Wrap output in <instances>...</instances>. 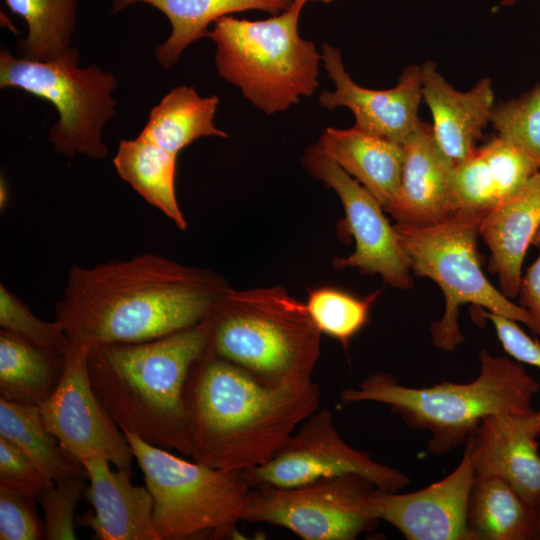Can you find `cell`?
I'll list each match as a JSON object with an SVG mask.
<instances>
[{
	"instance_id": "obj_33",
	"label": "cell",
	"mask_w": 540,
	"mask_h": 540,
	"mask_svg": "<svg viewBox=\"0 0 540 540\" xmlns=\"http://www.w3.org/2000/svg\"><path fill=\"white\" fill-rule=\"evenodd\" d=\"M88 476H78L55 483L44 490L37 501L44 513L46 540H75V510L86 495Z\"/></svg>"
},
{
	"instance_id": "obj_26",
	"label": "cell",
	"mask_w": 540,
	"mask_h": 540,
	"mask_svg": "<svg viewBox=\"0 0 540 540\" xmlns=\"http://www.w3.org/2000/svg\"><path fill=\"white\" fill-rule=\"evenodd\" d=\"M63 370V354L0 330V398L39 406L55 390Z\"/></svg>"
},
{
	"instance_id": "obj_7",
	"label": "cell",
	"mask_w": 540,
	"mask_h": 540,
	"mask_svg": "<svg viewBox=\"0 0 540 540\" xmlns=\"http://www.w3.org/2000/svg\"><path fill=\"white\" fill-rule=\"evenodd\" d=\"M154 500L160 540L240 538L251 486L242 472L189 462L124 432Z\"/></svg>"
},
{
	"instance_id": "obj_19",
	"label": "cell",
	"mask_w": 540,
	"mask_h": 540,
	"mask_svg": "<svg viewBox=\"0 0 540 540\" xmlns=\"http://www.w3.org/2000/svg\"><path fill=\"white\" fill-rule=\"evenodd\" d=\"M422 68V101L428 106L432 130L443 152L457 165L476 150L483 129L491 123L494 91L489 77L470 90H456L429 60Z\"/></svg>"
},
{
	"instance_id": "obj_12",
	"label": "cell",
	"mask_w": 540,
	"mask_h": 540,
	"mask_svg": "<svg viewBox=\"0 0 540 540\" xmlns=\"http://www.w3.org/2000/svg\"><path fill=\"white\" fill-rule=\"evenodd\" d=\"M90 349L68 338L63 350L60 380L52 394L39 405L44 425L78 460L102 457L117 470L133 475L135 457L132 448L91 386Z\"/></svg>"
},
{
	"instance_id": "obj_13",
	"label": "cell",
	"mask_w": 540,
	"mask_h": 540,
	"mask_svg": "<svg viewBox=\"0 0 540 540\" xmlns=\"http://www.w3.org/2000/svg\"><path fill=\"white\" fill-rule=\"evenodd\" d=\"M302 165L337 193L345 211V224L355 240L354 252L334 260V266L357 268L381 276L392 287L410 288L413 281L408 256L379 201L331 159L318 142L306 148Z\"/></svg>"
},
{
	"instance_id": "obj_4",
	"label": "cell",
	"mask_w": 540,
	"mask_h": 540,
	"mask_svg": "<svg viewBox=\"0 0 540 540\" xmlns=\"http://www.w3.org/2000/svg\"><path fill=\"white\" fill-rule=\"evenodd\" d=\"M480 371L467 383L441 382L429 387L402 385L391 374L377 372L356 387L341 391L344 404L371 401L388 405L405 424L430 433L428 450L436 455L456 448L481 421L492 415L531 413L540 383L513 358L479 355Z\"/></svg>"
},
{
	"instance_id": "obj_21",
	"label": "cell",
	"mask_w": 540,
	"mask_h": 540,
	"mask_svg": "<svg viewBox=\"0 0 540 540\" xmlns=\"http://www.w3.org/2000/svg\"><path fill=\"white\" fill-rule=\"evenodd\" d=\"M319 145L345 172L365 187L386 211L394 201L401 179L403 145L356 127H328Z\"/></svg>"
},
{
	"instance_id": "obj_34",
	"label": "cell",
	"mask_w": 540,
	"mask_h": 540,
	"mask_svg": "<svg viewBox=\"0 0 540 540\" xmlns=\"http://www.w3.org/2000/svg\"><path fill=\"white\" fill-rule=\"evenodd\" d=\"M479 149L487 162L501 203L520 192L540 170L526 154L498 135Z\"/></svg>"
},
{
	"instance_id": "obj_18",
	"label": "cell",
	"mask_w": 540,
	"mask_h": 540,
	"mask_svg": "<svg viewBox=\"0 0 540 540\" xmlns=\"http://www.w3.org/2000/svg\"><path fill=\"white\" fill-rule=\"evenodd\" d=\"M537 411L484 418L472 433L476 476L509 483L526 501L540 505V454Z\"/></svg>"
},
{
	"instance_id": "obj_24",
	"label": "cell",
	"mask_w": 540,
	"mask_h": 540,
	"mask_svg": "<svg viewBox=\"0 0 540 540\" xmlns=\"http://www.w3.org/2000/svg\"><path fill=\"white\" fill-rule=\"evenodd\" d=\"M176 160L177 156L139 134L119 142L113 164L119 177L147 203L185 230L187 221L175 193Z\"/></svg>"
},
{
	"instance_id": "obj_23",
	"label": "cell",
	"mask_w": 540,
	"mask_h": 540,
	"mask_svg": "<svg viewBox=\"0 0 540 540\" xmlns=\"http://www.w3.org/2000/svg\"><path fill=\"white\" fill-rule=\"evenodd\" d=\"M536 519L537 507L505 480L475 477L467 513L470 540H531Z\"/></svg>"
},
{
	"instance_id": "obj_3",
	"label": "cell",
	"mask_w": 540,
	"mask_h": 540,
	"mask_svg": "<svg viewBox=\"0 0 540 540\" xmlns=\"http://www.w3.org/2000/svg\"><path fill=\"white\" fill-rule=\"evenodd\" d=\"M211 329L209 318L150 341L91 347V386L123 432L191 456L184 390L192 366L208 348Z\"/></svg>"
},
{
	"instance_id": "obj_17",
	"label": "cell",
	"mask_w": 540,
	"mask_h": 540,
	"mask_svg": "<svg viewBox=\"0 0 540 540\" xmlns=\"http://www.w3.org/2000/svg\"><path fill=\"white\" fill-rule=\"evenodd\" d=\"M89 485L86 492L93 511L75 523L93 531L99 540H160L153 518L154 500L145 486L132 484V475L113 471L102 457L82 461Z\"/></svg>"
},
{
	"instance_id": "obj_41",
	"label": "cell",
	"mask_w": 540,
	"mask_h": 540,
	"mask_svg": "<svg viewBox=\"0 0 540 540\" xmlns=\"http://www.w3.org/2000/svg\"><path fill=\"white\" fill-rule=\"evenodd\" d=\"M6 200H7V196H6L5 183L3 181H1V189H0V205H1V208H3L6 205Z\"/></svg>"
},
{
	"instance_id": "obj_40",
	"label": "cell",
	"mask_w": 540,
	"mask_h": 540,
	"mask_svg": "<svg viewBox=\"0 0 540 540\" xmlns=\"http://www.w3.org/2000/svg\"><path fill=\"white\" fill-rule=\"evenodd\" d=\"M292 1H293L292 5L303 8V6L309 1L330 3V2H332L334 0H292Z\"/></svg>"
},
{
	"instance_id": "obj_37",
	"label": "cell",
	"mask_w": 540,
	"mask_h": 540,
	"mask_svg": "<svg viewBox=\"0 0 540 540\" xmlns=\"http://www.w3.org/2000/svg\"><path fill=\"white\" fill-rule=\"evenodd\" d=\"M479 313L491 322L502 347L510 357L540 370V343L537 339L527 335L515 320L482 308ZM537 415L540 424V410Z\"/></svg>"
},
{
	"instance_id": "obj_9",
	"label": "cell",
	"mask_w": 540,
	"mask_h": 540,
	"mask_svg": "<svg viewBox=\"0 0 540 540\" xmlns=\"http://www.w3.org/2000/svg\"><path fill=\"white\" fill-rule=\"evenodd\" d=\"M78 64L75 48L47 62L15 57L2 49L0 87L20 89L49 101L57 109L59 121L48 134L57 153L103 159L108 149L102 130L116 113L117 101L111 94L118 82L95 64L86 68Z\"/></svg>"
},
{
	"instance_id": "obj_22",
	"label": "cell",
	"mask_w": 540,
	"mask_h": 540,
	"mask_svg": "<svg viewBox=\"0 0 540 540\" xmlns=\"http://www.w3.org/2000/svg\"><path fill=\"white\" fill-rule=\"evenodd\" d=\"M136 2H143L161 11L171 24V34L155 48V57L168 69L193 42L208 37V27L231 13L262 10L272 15L288 10L292 0H111L112 13H118Z\"/></svg>"
},
{
	"instance_id": "obj_8",
	"label": "cell",
	"mask_w": 540,
	"mask_h": 540,
	"mask_svg": "<svg viewBox=\"0 0 540 540\" xmlns=\"http://www.w3.org/2000/svg\"><path fill=\"white\" fill-rule=\"evenodd\" d=\"M482 218L455 213L426 226L394 225L413 275L433 280L443 292L444 313L432 323L430 332L433 345L447 352L464 342L458 323L460 306L464 304H474L534 330L529 312L511 302L483 273L477 249Z\"/></svg>"
},
{
	"instance_id": "obj_39",
	"label": "cell",
	"mask_w": 540,
	"mask_h": 540,
	"mask_svg": "<svg viewBox=\"0 0 540 540\" xmlns=\"http://www.w3.org/2000/svg\"><path fill=\"white\" fill-rule=\"evenodd\" d=\"M533 539L540 540V505L537 507V519Z\"/></svg>"
},
{
	"instance_id": "obj_42",
	"label": "cell",
	"mask_w": 540,
	"mask_h": 540,
	"mask_svg": "<svg viewBox=\"0 0 540 540\" xmlns=\"http://www.w3.org/2000/svg\"><path fill=\"white\" fill-rule=\"evenodd\" d=\"M532 245L536 246V247H539L540 246V228L539 230L537 231L534 239H533V242H532Z\"/></svg>"
},
{
	"instance_id": "obj_31",
	"label": "cell",
	"mask_w": 540,
	"mask_h": 540,
	"mask_svg": "<svg viewBox=\"0 0 540 540\" xmlns=\"http://www.w3.org/2000/svg\"><path fill=\"white\" fill-rule=\"evenodd\" d=\"M453 210L484 217L501 201L487 162L479 148L455 165L452 181Z\"/></svg>"
},
{
	"instance_id": "obj_20",
	"label": "cell",
	"mask_w": 540,
	"mask_h": 540,
	"mask_svg": "<svg viewBox=\"0 0 540 540\" xmlns=\"http://www.w3.org/2000/svg\"><path fill=\"white\" fill-rule=\"evenodd\" d=\"M540 228V170L510 199L484 215L479 236L490 251V271L500 291L518 296L524 257Z\"/></svg>"
},
{
	"instance_id": "obj_29",
	"label": "cell",
	"mask_w": 540,
	"mask_h": 540,
	"mask_svg": "<svg viewBox=\"0 0 540 540\" xmlns=\"http://www.w3.org/2000/svg\"><path fill=\"white\" fill-rule=\"evenodd\" d=\"M380 291L358 298L334 287H318L308 293L306 307L321 333L337 339L347 348L350 340L366 325Z\"/></svg>"
},
{
	"instance_id": "obj_14",
	"label": "cell",
	"mask_w": 540,
	"mask_h": 540,
	"mask_svg": "<svg viewBox=\"0 0 540 540\" xmlns=\"http://www.w3.org/2000/svg\"><path fill=\"white\" fill-rule=\"evenodd\" d=\"M475 477L471 434L461 461L448 476L410 493L376 488L373 506L380 520L394 526L408 540H470L467 513Z\"/></svg>"
},
{
	"instance_id": "obj_27",
	"label": "cell",
	"mask_w": 540,
	"mask_h": 540,
	"mask_svg": "<svg viewBox=\"0 0 540 540\" xmlns=\"http://www.w3.org/2000/svg\"><path fill=\"white\" fill-rule=\"evenodd\" d=\"M0 436L16 445L52 482L87 475L44 425L39 406L0 398Z\"/></svg>"
},
{
	"instance_id": "obj_28",
	"label": "cell",
	"mask_w": 540,
	"mask_h": 540,
	"mask_svg": "<svg viewBox=\"0 0 540 540\" xmlns=\"http://www.w3.org/2000/svg\"><path fill=\"white\" fill-rule=\"evenodd\" d=\"M78 0H5V6L23 18L27 37L17 45L18 57L47 62L71 49Z\"/></svg>"
},
{
	"instance_id": "obj_30",
	"label": "cell",
	"mask_w": 540,
	"mask_h": 540,
	"mask_svg": "<svg viewBox=\"0 0 540 540\" xmlns=\"http://www.w3.org/2000/svg\"><path fill=\"white\" fill-rule=\"evenodd\" d=\"M497 135L513 144L540 169V82L519 97L494 106Z\"/></svg>"
},
{
	"instance_id": "obj_32",
	"label": "cell",
	"mask_w": 540,
	"mask_h": 540,
	"mask_svg": "<svg viewBox=\"0 0 540 540\" xmlns=\"http://www.w3.org/2000/svg\"><path fill=\"white\" fill-rule=\"evenodd\" d=\"M0 327L46 350L63 354L68 337L55 320L47 322L32 311L3 284L0 285Z\"/></svg>"
},
{
	"instance_id": "obj_10",
	"label": "cell",
	"mask_w": 540,
	"mask_h": 540,
	"mask_svg": "<svg viewBox=\"0 0 540 540\" xmlns=\"http://www.w3.org/2000/svg\"><path fill=\"white\" fill-rule=\"evenodd\" d=\"M375 489L357 474L294 487L259 485L249 490L242 521L279 526L303 540H354L380 520L372 502Z\"/></svg>"
},
{
	"instance_id": "obj_2",
	"label": "cell",
	"mask_w": 540,
	"mask_h": 540,
	"mask_svg": "<svg viewBox=\"0 0 540 540\" xmlns=\"http://www.w3.org/2000/svg\"><path fill=\"white\" fill-rule=\"evenodd\" d=\"M319 386L262 383L208 348L192 366L184 401L193 461L243 472L269 461L318 410Z\"/></svg>"
},
{
	"instance_id": "obj_6",
	"label": "cell",
	"mask_w": 540,
	"mask_h": 540,
	"mask_svg": "<svg viewBox=\"0 0 540 540\" xmlns=\"http://www.w3.org/2000/svg\"><path fill=\"white\" fill-rule=\"evenodd\" d=\"M301 10L292 5L260 21L225 16L208 34L216 44L219 76L268 115L289 109L319 86L322 54L299 35Z\"/></svg>"
},
{
	"instance_id": "obj_38",
	"label": "cell",
	"mask_w": 540,
	"mask_h": 540,
	"mask_svg": "<svg viewBox=\"0 0 540 540\" xmlns=\"http://www.w3.org/2000/svg\"><path fill=\"white\" fill-rule=\"evenodd\" d=\"M518 296L533 319V333L540 336V252L522 277Z\"/></svg>"
},
{
	"instance_id": "obj_25",
	"label": "cell",
	"mask_w": 540,
	"mask_h": 540,
	"mask_svg": "<svg viewBox=\"0 0 540 540\" xmlns=\"http://www.w3.org/2000/svg\"><path fill=\"white\" fill-rule=\"evenodd\" d=\"M218 103L216 95L201 97L192 86L175 87L152 108L140 135L175 156L198 138H228L214 124Z\"/></svg>"
},
{
	"instance_id": "obj_5",
	"label": "cell",
	"mask_w": 540,
	"mask_h": 540,
	"mask_svg": "<svg viewBox=\"0 0 540 540\" xmlns=\"http://www.w3.org/2000/svg\"><path fill=\"white\" fill-rule=\"evenodd\" d=\"M210 319L208 349L216 356L270 386L312 383L322 333L306 304L284 287H230Z\"/></svg>"
},
{
	"instance_id": "obj_35",
	"label": "cell",
	"mask_w": 540,
	"mask_h": 540,
	"mask_svg": "<svg viewBox=\"0 0 540 540\" xmlns=\"http://www.w3.org/2000/svg\"><path fill=\"white\" fill-rule=\"evenodd\" d=\"M54 484L16 445L0 436V489L37 500Z\"/></svg>"
},
{
	"instance_id": "obj_11",
	"label": "cell",
	"mask_w": 540,
	"mask_h": 540,
	"mask_svg": "<svg viewBox=\"0 0 540 540\" xmlns=\"http://www.w3.org/2000/svg\"><path fill=\"white\" fill-rule=\"evenodd\" d=\"M251 487H294L324 477L357 474L376 488L397 492L410 483L400 470L348 445L329 409L316 410L263 465L242 472Z\"/></svg>"
},
{
	"instance_id": "obj_36",
	"label": "cell",
	"mask_w": 540,
	"mask_h": 540,
	"mask_svg": "<svg viewBox=\"0 0 540 540\" xmlns=\"http://www.w3.org/2000/svg\"><path fill=\"white\" fill-rule=\"evenodd\" d=\"M36 499L0 489V540L45 539Z\"/></svg>"
},
{
	"instance_id": "obj_15",
	"label": "cell",
	"mask_w": 540,
	"mask_h": 540,
	"mask_svg": "<svg viewBox=\"0 0 540 540\" xmlns=\"http://www.w3.org/2000/svg\"><path fill=\"white\" fill-rule=\"evenodd\" d=\"M321 54L324 68L335 89L319 95L320 105L328 110L346 107L355 117L354 127L403 144L420 121L421 66L406 67L393 88L375 90L354 82L343 65L337 47L323 43Z\"/></svg>"
},
{
	"instance_id": "obj_1",
	"label": "cell",
	"mask_w": 540,
	"mask_h": 540,
	"mask_svg": "<svg viewBox=\"0 0 540 540\" xmlns=\"http://www.w3.org/2000/svg\"><path fill=\"white\" fill-rule=\"evenodd\" d=\"M229 288L211 270L150 252L74 265L55 320L68 338L89 347L145 342L209 319Z\"/></svg>"
},
{
	"instance_id": "obj_43",
	"label": "cell",
	"mask_w": 540,
	"mask_h": 540,
	"mask_svg": "<svg viewBox=\"0 0 540 540\" xmlns=\"http://www.w3.org/2000/svg\"><path fill=\"white\" fill-rule=\"evenodd\" d=\"M518 0H500V6H509L516 3Z\"/></svg>"
},
{
	"instance_id": "obj_16",
	"label": "cell",
	"mask_w": 540,
	"mask_h": 540,
	"mask_svg": "<svg viewBox=\"0 0 540 540\" xmlns=\"http://www.w3.org/2000/svg\"><path fill=\"white\" fill-rule=\"evenodd\" d=\"M404 161L396 197L386 212L397 223L426 226L454 214L455 163L443 152L432 125L420 119L402 144Z\"/></svg>"
}]
</instances>
